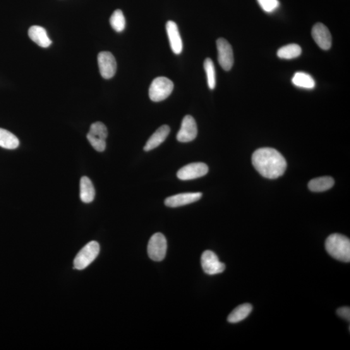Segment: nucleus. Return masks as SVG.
I'll return each instance as SVG.
<instances>
[{"label": "nucleus", "mask_w": 350, "mask_h": 350, "mask_svg": "<svg viewBox=\"0 0 350 350\" xmlns=\"http://www.w3.org/2000/svg\"><path fill=\"white\" fill-rule=\"evenodd\" d=\"M261 9L267 13H272L277 11L280 7L278 0H257Z\"/></svg>", "instance_id": "obj_25"}, {"label": "nucleus", "mask_w": 350, "mask_h": 350, "mask_svg": "<svg viewBox=\"0 0 350 350\" xmlns=\"http://www.w3.org/2000/svg\"><path fill=\"white\" fill-rule=\"evenodd\" d=\"M197 136V126L191 116H186L182 121L181 129L177 133V140L182 143L190 142Z\"/></svg>", "instance_id": "obj_11"}, {"label": "nucleus", "mask_w": 350, "mask_h": 350, "mask_svg": "<svg viewBox=\"0 0 350 350\" xmlns=\"http://www.w3.org/2000/svg\"><path fill=\"white\" fill-rule=\"evenodd\" d=\"M325 247L328 254L335 260L349 262L350 241L347 237L340 234L330 235L326 239Z\"/></svg>", "instance_id": "obj_2"}, {"label": "nucleus", "mask_w": 350, "mask_h": 350, "mask_svg": "<svg viewBox=\"0 0 350 350\" xmlns=\"http://www.w3.org/2000/svg\"><path fill=\"white\" fill-rule=\"evenodd\" d=\"M166 31L172 52L176 55L181 54L183 49V44L177 23L172 21H167Z\"/></svg>", "instance_id": "obj_14"}, {"label": "nucleus", "mask_w": 350, "mask_h": 350, "mask_svg": "<svg viewBox=\"0 0 350 350\" xmlns=\"http://www.w3.org/2000/svg\"><path fill=\"white\" fill-rule=\"evenodd\" d=\"M204 68L207 77L208 87L210 89L213 90L216 86V73L212 60L210 58L206 59L204 62Z\"/></svg>", "instance_id": "obj_23"}, {"label": "nucleus", "mask_w": 350, "mask_h": 350, "mask_svg": "<svg viewBox=\"0 0 350 350\" xmlns=\"http://www.w3.org/2000/svg\"><path fill=\"white\" fill-rule=\"evenodd\" d=\"M311 35L316 44L320 49L328 50L332 47V35L328 28L323 23H316L313 27Z\"/></svg>", "instance_id": "obj_12"}, {"label": "nucleus", "mask_w": 350, "mask_h": 350, "mask_svg": "<svg viewBox=\"0 0 350 350\" xmlns=\"http://www.w3.org/2000/svg\"><path fill=\"white\" fill-rule=\"evenodd\" d=\"M174 84L168 78L159 77L154 79L148 90V95L153 102H160L167 99L173 90Z\"/></svg>", "instance_id": "obj_3"}, {"label": "nucleus", "mask_w": 350, "mask_h": 350, "mask_svg": "<svg viewBox=\"0 0 350 350\" xmlns=\"http://www.w3.org/2000/svg\"><path fill=\"white\" fill-rule=\"evenodd\" d=\"M292 83L296 87L308 90L313 89L316 85L315 81L312 77L302 71H298L294 73L292 78Z\"/></svg>", "instance_id": "obj_19"}, {"label": "nucleus", "mask_w": 350, "mask_h": 350, "mask_svg": "<svg viewBox=\"0 0 350 350\" xmlns=\"http://www.w3.org/2000/svg\"><path fill=\"white\" fill-rule=\"evenodd\" d=\"M208 172V165L204 163H192L182 167L177 172V177L181 181H189L205 176Z\"/></svg>", "instance_id": "obj_10"}, {"label": "nucleus", "mask_w": 350, "mask_h": 350, "mask_svg": "<svg viewBox=\"0 0 350 350\" xmlns=\"http://www.w3.org/2000/svg\"><path fill=\"white\" fill-rule=\"evenodd\" d=\"M110 23L113 30L117 33H121L126 28V21L123 12L117 9L112 14Z\"/></svg>", "instance_id": "obj_24"}, {"label": "nucleus", "mask_w": 350, "mask_h": 350, "mask_svg": "<svg viewBox=\"0 0 350 350\" xmlns=\"http://www.w3.org/2000/svg\"><path fill=\"white\" fill-rule=\"evenodd\" d=\"M99 251V244L97 241H91L86 244L76 256L73 261V268L77 270L85 269L95 260Z\"/></svg>", "instance_id": "obj_4"}, {"label": "nucleus", "mask_w": 350, "mask_h": 350, "mask_svg": "<svg viewBox=\"0 0 350 350\" xmlns=\"http://www.w3.org/2000/svg\"><path fill=\"white\" fill-rule=\"evenodd\" d=\"M218 61L225 71H230L234 65L233 49L230 43L224 38H220L217 40Z\"/></svg>", "instance_id": "obj_8"}, {"label": "nucleus", "mask_w": 350, "mask_h": 350, "mask_svg": "<svg viewBox=\"0 0 350 350\" xmlns=\"http://www.w3.org/2000/svg\"><path fill=\"white\" fill-rule=\"evenodd\" d=\"M201 265L204 272L208 275H215L223 272L226 266L220 262L219 258L211 251L204 252L201 256Z\"/></svg>", "instance_id": "obj_7"}, {"label": "nucleus", "mask_w": 350, "mask_h": 350, "mask_svg": "<svg viewBox=\"0 0 350 350\" xmlns=\"http://www.w3.org/2000/svg\"><path fill=\"white\" fill-rule=\"evenodd\" d=\"M170 133L168 126H162L158 128L152 136L148 139L144 147L145 151L155 149L165 140Z\"/></svg>", "instance_id": "obj_16"}, {"label": "nucleus", "mask_w": 350, "mask_h": 350, "mask_svg": "<svg viewBox=\"0 0 350 350\" xmlns=\"http://www.w3.org/2000/svg\"><path fill=\"white\" fill-rule=\"evenodd\" d=\"M302 54V48L296 44H290L284 45L278 49L277 56L280 59L291 60L297 58Z\"/></svg>", "instance_id": "obj_22"}, {"label": "nucleus", "mask_w": 350, "mask_h": 350, "mask_svg": "<svg viewBox=\"0 0 350 350\" xmlns=\"http://www.w3.org/2000/svg\"><path fill=\"white\" fill-rule=\"evenodd\" d=\"M337 315L347 321L350 320V309L349 307H342L337 309Z\"/></svg>", "instance_id": "obj_26"}, {"label": "nucleus", "mask_w": 350, "mask_h": 350, "mask_svg": "<svg viewBox=\"0 0 350 350\" xmlns=\"http://www.w3.org/2000/svg\"><path fill=\"white\" fill-rule=\"evenodd\" d=\"M28 35L31 40L44 48H47L52 44L46 30L40 26H34L31 27L28 31Z\"/></svg>", "instance_id": "obj_15"}, {"label": "nucleus", "mask_w": 350, "mask_h": 350, "mask_svg": "<svg viewBox=\"0 0 350 350\" xmlns=\"http://www.w3.org/2000/svg\"><path fill=\"white\" fill-rule=\"evenodd\" d=\"M252 162L255 169L267 179H275L284 174L287 162L281 153L272 148H261L254 153Z\"/></svg>", "instance_id": "obj_1"}, {"label": "nucleus", "mask_w": 350, "mask_h": 350, "mask_svg": "<svg viewBox=\"0 0 350 350\" xmlns=\"http://www.w3.org/2000/svg\"><path fill=\"white\" fill-rule=\"evenodd\" d=\"M253 306L250 304H244L237 306L228 316L230 323H237L245 319L253 311Z\"/></svg>", "instance_id": "obj_20"}, {"label": "nucleus", "mask_w": 350, "mask_h": 350, "mask_svg": "<svg viewBox=\"0 0 350 350\" xmlns=\"http://www.w3.org/2000/svg\"><path fill=\"white\" fill-rule=\"evenodd\" d=\"M20 145L18 138L11 132L0 128V147L7 149H15Z\"/></svg>", "instance_id": "obj_21"}, {"label": "nucleus", "mask_w": 350, "mask_h": 350, "mask_svg": "<svg viewBox=\"0 0 350 350\" xmlns=\"http://www.w3.org/2000/svg\"><path fill=\"white\" fill-rule=\"evenodd\" d=\"M201 197L202 193L199 192L180 193L167 198L164 203L168 207L177 208L196 202Z\"/></svg>", "instance_id": "obj_13"}, {"label": "nucleus", "mask_w": 350, "mask_h": 350, "mask_svg": "<svg viewBox=\"0 0 350 350\" xmlns=\"http://www.w3.org/2000/svg\"><path fill=\"white\" fill-rule=\"evenodd\" d=\"M334 180L331 177H322L311 180L308 188L313 192H322L328 190L334 185Z\"/></svg>", "instance_id": "obj_18"}, {"label": "nucleus", "mask_w": 350, "mask_h": 350, "mask_svg": "<svg viewBox=\"0 0 350 350\" xmlns=\"http://www.w3.org/2000/svg\"><path fill=\"white\" fill-rule=\"evenodd\" d=\"M167 248L166 238L161 233H156L151 237L147 246L148 257L155 261H161L165 257Z\"/></svg>", "instance_id": "obj_6"}, {"label": "nucleus", "mask_w": 350, "mask_h": 350, "mask_svg": "<svg viewBox=\"0 0 350 350\" xmlns=\"http://www.w3.org/2000/svg\"><path fill=\"white\" fill-rule=\"evenodd\" d=\"M95 191L92 181L87 177H83L80 181V198L85 203H92L94 199Z\"/></svg>", "instance_id": "obj_17"}, {"label": "nucleus", "mask_w": 350, "mask_h": 350, "mask_svg": "<svg viewBox=\"0 0 350 350\" xmlns=\"http://www.w3.org/2000/svg\"><path fill=\"white\" fill-rule=\"evenodd\" d=\"M101 76L105 79H110L115 76L117 63L114 55L109 52L99 53L97 57Z\"/></svg>", "instance_id": "obj_9"}, {"label": "nucleus", "mask_w": 350, "mask_h": 350, "mask_svg": "<svg viewBox=\"0 0 350 350\" xmlns=\"http://www.w3.org/2000/svg\"><path fill=\"white\" fill-rule=\"evenodd\" d=\"M107 136V127L102 122H95L90 126L87 139L95 150L98 152H103L106 148Z\"/></svg>", "instance_id": "obj_5"}]
</instances>
